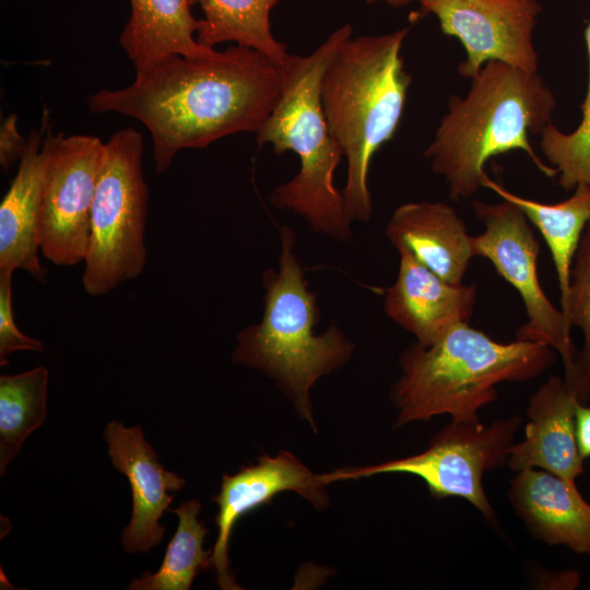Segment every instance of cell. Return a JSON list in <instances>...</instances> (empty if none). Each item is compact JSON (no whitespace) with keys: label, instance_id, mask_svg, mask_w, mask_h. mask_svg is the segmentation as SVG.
<instances>
[{"label":"cell","instance_id":"obj_24","mask_svg":"<svg viewBox=\"0 0 590 590\" xmlns=\"http://www.w3.org/2000/svg\"><path fill=\"white\" fill-rule=\"evenodd\" d=\"M560 307L568 324L578 327L583 334L573 370L564 379L578 401L586 404L590 402V221L575 252L568 294Z\"/></svg>","mask_w":590,"mask_h":590},{"label":"cell","instance_id":"obj_28","mask_svg":"<svg viewBox=\"0 0 590 590\" xmlns=\"http://www.w3.org/2000/svg\"><path fill=\"white\" fill-rule=\"evenodd\" d=\"M576 438L583 459L590 457V404L578 403L576 406Z\"/></svg>","mask_w":590,"mask_h":590},{"label":"cell","instance_id":"obj_7","mask_svg":"<svg viewBox=\"0 0 590 590\" xmlns=\"http://www.w3.org/2000/svg\"><path fill=\"white\" fill-rule=\"evenodd\" d=\"M142 156V135L133 128L115 132L105 143L83 261L88 295H105L145 267L149 189Z\"/></svg>","mask_w":590,"mask_h":590},{"label":"cell","instance_id":"obj_9","mask_svg":"<svg viewBox=\"0 0 590 590\" xmlns=\"http://www.w3.org/2000/svg\"><path fill=\"white\" fill-rule=\"evenodd\" d=\"M472 206L484 225L483 233L471 236L473 256L488 259L523 302L528 321L517 330V339L539 342L557 351L565 377L569 376L577 353L570 338L571 327L539 282L540 243L530 221L518 205L504 199L499 203L475 200Z\"/></svg>","mask_w":590,"mask_h":590},{"label":"cell","instance_id":"obj_8","mask_svg":"<svg viewBox=\"0 0 590 590\" xmlns=\"http://www.w3.org/2000/svg\"><path fill=\"white\" fill-rule=\"evenodd\" d=\"M522 418L453 421L433 436L421 453L381 463L344 468L321 474L326 484L382 473H406L421 477L437 499L459 497L472 504L488 521L496 515L484 492L483 475L507 463L514 437Z\"/></svg>","mask_w":590,"mask_h":590},{"label":"cell","instance_id":"obj_29","mask_svg":"<svg viewBox=\"0 0 590 590\" xmlns=\"http://www.w3.org/2000/svg\"><path fill=\"white\" fill-rule=\"evenodd\" d=\"M378 1H382L393 8H400L410 4L413 0H365L367 4H373Z\"/></svg>","mask_w":590,"mask_h":590},{"label":"cell","instance_id":"obj_12","mask_svg":"<svg viewBox=\"0 0 590 590\" xmlns=\"http://www.w3.org/2000/svg\"><path fill=\"white\" fill-rule=\"evenodd\" d=\"M321 474H315L294 455L281 451L275 457L261 456L257 463L243 467L235 474L223 475L221 491L213 500L219 505L215 523L217 539L210 568L223 590H239L229 568L228 542L236 522L247 512L268 504L279 493L292 491L321 508L328 504Z\"/></svg>","mask_w":590,"mask_h":590},{"label":"cell","instance_id":"obj_15","mask_svg":"<svg viewBox=\"0 0 590 590\" xmlns=\"http://www.w3.org/2000/svg\"><path fill=\"white\" fill-rule=\"evenodd\" d=\"M58 134L51 132L45 111L33 129L19 169L0 204V270H24L39 282L47 270L40 263L39 222L45 175Z\"/></svg>","mask_w":590,"mask_h":590},{"label":"cell","instance_id":"obj_11","mask_svg":"<svg viewBox=\"0 0 590 590\" xmlns=\"http://www.w3.org/2000/svg\"><path fill=\"white\" fill-rule=\"evenodd\" d=\"M434 14L441 32L456 37L467 58L461 76L472 79L491 60L538 72L533 31L542 11L539 0H420Z\"/></svg>","mask_w":590,"mask_h":590},{"label":"cell","instance_id":"obj_27","mask_svg":"<svg viewBox=\"0 0 590 590\" xmlns=\"http://www.w3.org/2000/svg\"><path fill=\"white\" fill-rule=\"evenodd\" d=\"M26 142L17 131L16 116L11 115L5 119L0 132V163L8 170L12 163L21 160Z\"/></svg>","mask_w":590,"mask_h":590},{"label":"cell","instance_id":"obj_5","mask_svg":"<svg viewBox=\"0 0 590 590\" xmlns=\"http://www.w3.org/2000/svg\"><path fill=\"white\" fill-rule=\"evenodd\" d=\"M346 23L332 32L311 54L290 55L282 94L261 128L259 145L270 144L276 155L292 151L299 170L276 186L270 202L306 221L316 233L346 241L352 236L342 192L333 185V174L343 150L332 135L321 103V80L340 46L352 36Z\"/></svg>","mask_w":590,"mask_h":590},{"label":"cell","instance_id":"obj_1","mask_svg":"<svg viewBox=\"0 0 590 590\" xmlns=\"http://www.w3.org/2000/svg\"><path fill=\"white\" fill-rule=\"evenodd\" d=\"M284 66L235 45L204 57L170 55L135 71L119 90L87 98L94 114L117 113L141 121L152 139L157 174L177 152L203 149L239 132H257L284 86Z\"/></svg>","mask_w":590,"mask_h":590},{"label":"cell","instance_id":"obj_22","mask_svg":"<svg viewBox=\"0 0 590 590\" xmlns=\"http://www.w3.org/2000/svg\"><path fill=\"white\" fill-rule=\"evenodd\" d=\"M48 369L44 366L0 377V474L47 414Z\"/></svg>","mask_w":590,"mask_h":590},{"label":"cell","instance_id":"obj_13","mask_svg":"<svg viewBox=\"0 0 590 590\" xmlns=\"http://www.w3.org/2000/svg\"><path fill=\"white\" fill-rule=\"evenodd\" d=\"M103 434L111 463L126 475L132 493V516L121 544L127 553L149 552L164 536L160 519L173 502L170 493L180 491L186 480L163 467L140 426L113 421Z\"/></svg>","mask_w":590,"mask_h":590},{"label":"cell","instance_id":"obj_4","mask_svg":"<svg viewBox=\"0 0 590 590\" xmlns=\"http://www.w3.org/2000/svg\"><path fill=\"white\" fill-rule=\"evenodd\" d=\"M555 359L542 343H500L469 322L457 324L433 345L415 342L400 356L402 376L391 388L396 426L441 414L477 422L479 411L497 399L498 384L536 378Z\"/></svg>","mask_w":590,"mask_h":590},{"label":"cell","instance_id":"obj_23","mask_svg":"<svg viewBox=\"0 0 590 590\" xmlns=\"http://www.w3.org/2000/svg\"><path fill=\"white\" fill-rule=\"evenodd\" d=\"M201 507L199 500L190 499L168 509L177 515L178 526L163 563L156 573L146 570L134 578L128 590H189L198 571L210 568L212 550H203L209 530L198 520Z\"/></svg>","mask_w":590,"mask_h":590},{"label":"cell","instance_id":"obj_19","mask_svg":"<svg viewBox=\"0 0 590 590\" xmlns=\"http://www.w3.org/2000/svg\"><path fill=\"white\" fill-rule=\"evenodd\" d=\"M130 5L119 44L135 71L170 55L204 57L215 51L198 43V20L189 0H130Z\"/></svg>","mask_w":590,"mask_h":590},{"label":"cell","instance_id":"obj_26","mask_svg":"<svg viewBox=\"0 0 590 590\" xmlns=\"http://www.w3.org/2000/svg\"><path fill=\"white\" fill-rule=\"evenodd\" d=\"M12 270H0V365L5 366L16 351H44L43 343L24 334L16 326L12 304Z\"/></svg>","mask_w":590,"mask_h":590},{"label":"cell","instance_id":"obj_14","mask_svg":"<svg viewBox=\"0 0 590 590\" xmlns=\"http://www.w3.org/2000/svg\"><path fill=\"white\" fill-rule=\"evenodd\" d=\"M397 250L399 270L394 283L385 290L386 315L423 346L433 345L457 324L469 322L476 302V286L449 283L409 250Z\"/></svg>","mask_w":590,"mask_h":590},{"label":"cell","instance_id":"obj_20","mask_svg":"<svg viewBox=\"0 0 590 590\" xmlns=\"http://www.w3.org/2000/svg\"><path fill=\"white\" fill-rule=\"evenodd\" d=\"M482 187L518 205L541 233L553 258L563 305L568 294L573 259L590 221V185H578L571 197L553 204L520 197L486 173L482 177Z\"/></svg>","mask_w":590,"mask_h":590},{"label":"cell","instance_id":"obj_2","mask_svg":"<svg viewBox=\"0 0 590 590\" xmlns=\"http://www.w3.org/2000/svg\"><path fill=\"white\" fill-rule=\"evenodd\" d=\"M464 96L451 95L424 155L448 185L453 200L472 198L482 187L484 165L512 150L528 154L548 178L555 167L541 161L528 135L552 123L555 96L539 75L502 61H487Z\"/></svg>","mask_w":590,"mask_h":590},{"label":"cell","instance_id":"obj_18","mask_svg":"<svg viewBox=\"0 0 590 590\" xmlns=\"http://www.w3.org/2000/svg\"><path fill=\"white\" fill-rule=\"evenodd\" d=\"M386 236L452 284H461L473 256L471 235L456 210L444 202H408L392 213Z\"/></svg>","mask_w":590,"mask_h":590},{"label":"cell","instance_id":"obj_6","mask_svg":"<svg viewBox=\"0 0 590 590\" xmlns=\"http://www.w3.org/2000/svg\"><path fill=\"white\" fill-rule=\"evenodd\" d=\"M280 238L279 268L262 275V318L238 333L232 361L272 378L314 425L310 389L349 361L354 344L337 324L315 332L320 309L295 251V233L282 225Z\"/></svg>","mask_w":590,"mask_h":590},{"label":"cell","instance_id":"obj_3","mask_svg":"<svg viewBox=\"0 0 590 590\" xmlns=\"http://www.w3.org/2000/svg\"><path fill=\"white\" fill-rule=\"evenodd\" d=\"M408 27L347 38L327 66L321 103L329 129L347 161L342 196L349 219L368 222L374 209L368 172L376 152L401 121L412 76L401 50Z\"/></svg>","mask_w":590,"mask_h":590},{"label":"cell","instance_id":"obj_21","mask_svg":"<svg viewBox=\"0 0 590 590\" xmlns=\"http://www.w3.org/2000/svg\"><path fill=\"white\" fill-rule=\"evenodd\" d=\"M280 0H189L198 3L203 17L198 20L196 38L206 48L233 42L256 49L284 66L286 46L272 34L270 14Z\"/></svg>","mask_w":590,"mask_h":590},{"label":"cell","instance_id":"obj_17","mask_svg":"<svg viewBox=\"0 0 590 590\" xmlns=\"http://www.w3.org/2000/svg\"><path fill=\"white\" fill-rule=\"evenodd\" d=\"M507 496L533 538L590 555V504L576 483L541 469H526L510 481Z\"/></svg>","mask_w":590,"mask_h":590},{"label":"cell","instance_id":"obj_16","mask_svg":"<svg viewBox=\"0 0 590 590\" xmlns=\"http://www.w3.org/2000/svg\"><path fill=\"white\" fill-rule=\"evenodd\" d=\"M578 403L564 378H547L529 399L526 436L511 447L508 468L514 472L541 469L576 483L585 472L576 438Z\"/></svg>","mask_w":590,"mask_h":590},{"label":"cell","instance_id":"obj_10","mask_svg":"<svg viewBox=\"0 0 590 590\" xmlns=\"http://www.w3.org/2000/svg\"><path fill=\"white\" fill-rule=\"evenodd\" d=\"M105 143L95 135L58 133L48 162L39 222L46 259L70 267L84 261Z\"/></svg>","mask_w":590,"mask_h":590},{"label":"cell","instance_id":"obj_25","mask_svg":"<svg viewBox=\"0 0 590 590\" xmlns=\"http://www.w3.org/2000/svg\"><path fill=\"white\" fill-rule=\"evenodd\" d=\"M588 51L587 93L581 104L582 117L579 126L569 133L557 129L553 122L541 132L540 145L543 154L559 174V185L565 190L578 185H590V20L585 32Z\"/></svg>","mask_w":590,"mask_h":590}]
</instances>
